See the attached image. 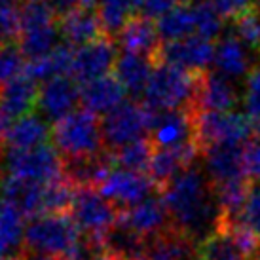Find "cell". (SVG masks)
<instances>
[{
	"mask_svg": "<svg viewBox=\"0 0 260 260\" xmlns=\"http://www.w3.org/2000/svg\"><path fill=\"white\" fill-rule=\"evenodd\" d=\"M164 200L177 232L196 245L217 232L220 220L215 186L202 167H188L164 188Z\"/></svg>",
	"mask_w": 260,
	"mask_h": 260,
	"instance_id": "6da1fadb",
	"label": "cell"
},
{
	"mask_svg": "<svg viewBox=\"0 0 260 260\" xmlns=\"http://www.w3.org/2000/svg\"><path fill=\"white\" fill-rule=\"evenodd\" d=\"M51 145L63 159L89 158L105 152L103 129L99 118L89 110H74L51 125Z\"/></svg>",
	"mask_w": 260,
	"mask_h": 260,
	"instance_id": "7a4b0ae2",
	"label": "cell"
},
{
	"mask_svg": "<svg viewBox=\"0 0 260 260\" xmlns=\"http://www.w3.org/2000/svg\"><path fill=\"white\" fill-rule=\"evenodd\" d=\"M200 74L188 73L167 63H156V69L143 95L145 103L156 112L192 107L196 101Z\"/></svg>",
	"mask_w": 260,
	"mask_h": 260,
	"instance_id": "3957f363",
	"label": "cell"
},
{
	"mask_svg": "<svg viewBox=\"0 0 260 260\" xmlns=\"http://www.w3.org/2000/svg\"><path fill=\"white\" fill-rule=\"evenodd\" d=\"M82 232L67 215H40L30 218L25 228V249L48 254L55 260H67L82 239Z\"/></svg>",
	"mask_w": 260,
	"mask_h": 260,
	"instance_id": "277c9868",
	"label": "cell"
},
{
	"mask_svg": "<svg viewBox=\"0 0 260 260\" xmlns=\"http://www.w3.org/2000/svg\"><path fill=\"white\" fill-rule=\"evenodd\" d=\"M194 127L196 145L202 154L217 145L245 146L256 135V125L239 112H200L194 109Z\"/></svg>",
	"mask_w": 260,
	"mask_h": 260,
	"instance_id": "5b68a950",
	"label": "cell"
},
{
	"mask_svg": "<svg viewBox=\"0 0 260 260\" xmlns=\"http://www.w3.org/2000/svg\"><path fill=\"white\" fill-rule=\"evenodd\" d=\"M156 110L146 103L125 101L122 107L107 114L101 122L105 148L114 152L125 145H131L139 139H145L156 122Z\"/></svg>",
	"mask_w": 260,
	"mask_h": 260,
	"instance_id": "8992f818",
	"label": "cell"
},
{
	"mask_svg": "<svg viewBox=\"0 0 260 260\" xmlns=\"http://www.w3.org/2000/svg\"><path fill=\"white\" fill-rule=\"evenodd\" d=\"M0 169L15 179L50 184L63 179V156L53 145L32 150H6L0 156Z\"/></svg>",
	"mask_w": 260,
	"mask_h": 260,
	"instance_id": "52a82bcc",
	"label": "cell"
},
{
	"mask_svg": "<svg viewBox=\"0 0 260 260\" xmlns=\"http://www.w3.org/2000/svg\"><path fill=\"white\" fill-rule=\"evenodd\" d=\"M69 215L86 238L101 241L116 226L120 218V209L105 196H101L97 188H76Z\"/></svg>",
	"mask_w": 260,
	"mask_h": 260,
	"instance_id": "ba28073f",
	"label": "cell"
},
{
	"mask_svg": "<svg viewBox=\"0 0 260 260\" xmlns=\"http://www.w3.org/2000/svg\"><path fill=\"white\" fill-rule=\"evenodd\" d=\"M118 222L148 241L166 234L173 226L169 209H167L166 200L161 194L150 196L137 205L122 209Z\"/></svg>",
	"mask_w": 260,
	"mask_h": 260,
	"instance_id": "9c48e42d",
	"label": "cell"
},
{
	"mask_svg": "<svg viewBox=\"0 0 260 260\" xmlns=\"http://www.w3.org/2000/svg\"><path fill=\"white\" fill-rule=\"evenodd\" d=\"M97 190L109 202L114 203L120 211L127 209L131 205H137L143 200L150 198L154 190L158 192V188L148 177V173L127 171V169H120V167H114L112 173L101 182V186Z\"/></svg>",
	"mask_w": 260,
	"mask_h": 260,
	"instance_id": "30bf717a",
	"label": "cell"
},
{
	"mask_svg": "<svg viewBox=\"0 0 260 260\" xmlns=\"http://www.w3.org/2000/svg\"><path fill=\"white\" fill-rule=\"evenodd\" d=\"M215 44L194 35L179 42L161 44L156 63H167V65L179 67L188 73H205L213 61H215Z\"/></svg>",
	"mask_w": 260,
	"mask_h": 260,
	"instance_id": "8fae6325",
	"label": "cell"
},
{
	"mask_svg": "<svg viewBox=\"0 0 260 260\" xmlns=\"http://www.w3.org/2000/svg\"><path fill=\"white\" fill-rule=\"evenodd\" d=\"M118 61L116 55V44L110 37H101L93 42L86 44L76 50L74 53L73 76L82 86L91 80L103 78L110 71H114V65Z\"/></svg>",
	"mask_w": 260,
	"mask_h": 260,
	"instance_id": "7c38bea8",
	"label": "cell"
},
{
	"mask_svg": "<svg viewBox=\"0 0 260 260\" xmlns=\"http://www.w3.org/2000/svg\"><path fill=\"white\" fill-rule=\"evenodd\" d=\"M148 139L154 148H177L188 143H196L194 109L188 107L158 112Z\"/></svg>",
	"mask_w": 260,
	"mask_h": 260,
	"instance_id": "4fadbf2b",
	"label": "cell"
},
{
	"mask_svg": "<svg viewBox=\"0 0 260 260\" xmlns=\"http://www.w3.org/2000/svg\"><path fill=\"white\" fill-rule=\"evenodd\" d=\"M80 103V87L73 76H57L42 84L38 93L37 112L53 120V123L63 120L65 116L73 114Z\"/></svg>",
	"mask_w": 260,
	"mask_h": 260,
	"instance_id": "5bb4252c",
	"label": "cell"
},
{
	"mask_svg": "<svg viewBox=\"0 0 260 260\" xmlns=\"http://www.w3.org/2000/svg\"><path fill=\"white\" fill-rule=\"evenodd\" d=\"M239 101L236 84L217 71H205L200 74L194 107L200 112H234Z\"/></svg>",
	"mask_w": 260,
	"mask_h": 260,
	"instance_id": "9a60e30c",
	"label": "cell"
},
{
	"mask_svg": "<svg viewBox=\"0 0 260 260\" xmlns=\"http://www.w3.org/2000/svg\"><path fill=\"white\" fill-rule=\"evenodd\" d=\"M200 154L202 150L196 143H188V145L177 146V148H154L146 173L154 181L159 194L175 177H179L182 171L192 167Z\"/></svg>",
	"mask_w": 260,
	"mask_h": 260,
	"instance_id": "2e32d148",
	"label": "cell"
},
{
	"mask_svg": "<svg viewBox=\"0 0 260 260\" xmlns=\"http://www.w3.org/2000/svg\"><path fill=\"white\" fill-rule=\"evenodd\" d=\"M205 173L213 184H222L236 179H249L245 166V146L217 145L203 152Z\"/></svg>",
	"mask_w": 260,
	"mask_h": 260,
	"instance_id": "e0dca14e",
	"label": "cell"
},
{
	"mask_svg": "<svg viewBox=\"0 0 260 260\" xmlns=\"http://www.w3.org/2000/svg\"><path fill=\"white\" fill-rule=\"evenodd\" d=\"M125 97H127V91L112 74L91 80L80 87V103L84 105V109L93 112L95 116L110 114L112 110L122 107L125 103Z\"/></svg>",
	"mask_w": 260,
	"mask_h": 260,
	"instance_id": "ac0fdd59",
	"label": "cell"
},
{
	"mask_svg": "<svg viewBox=\"0 0 260 260\" xmlns=\"http://www.w3.org/2000/svg\"><path fill=\"white\" fill-rule=\"evenodd\" d=\"M118 46L122 48L123 53H135V55L150 57L156 61L161 50V40H159L156 23L145 15H135L120 30Z\"/></svg>",
	"mask_w": 260,
	"mask_h": 260,
	"instance_id": "d6986e66",
	"label": "cell"
},
{
	"mask_svg": "<svg viewBox=\"0 0 260 260\" xmlns=\"http://www.w3.org/2000/svg\"><path fill=\"white\" fill-rule=\"evenodd\" d=\"M44 188L46 184H40V182L2 175L0 177V200L12 203L27 218H35L42 215Z\"/></svg>",
	"mask_w": 260,
	"mask_h": 260,
	"instance_id": "ffe728a7",
	"label": "cell"
},
{
	"mask_svg": "<svg viewBox=\"0 0 260 260\" xmlns=\"http://www.w3.org/2000/svg\"><path fill=\"white\" fill-rule=\"evenodd\" d=\"M40 87L23 71L0 89V110L10 118H21L37 110Z\"/></svg>",
	"mask_w": 260,
	"mask_h": 260,
	"instance_id": "44dd1931",
	"label": "cell"
},
{
	"mask_svg": "<svg viewBox=\"0 0 260 260\" xmlns=\"http://www.w3.org/2000/svg\"><path fill=\"white\" fill-rule=\"evenodd\" d=\"M251 53L253 51L247 48L238 37L234 35H226L220 37L217 48H215V61L213 67L218 74L226 76L228 80H238L241 76H247L253 69V61H251Z\"/></svg>",
	"mask_w": 260,
	"mask_h": 260,
	"instance_id": "7402d4cb",
	"label": "cell"
},
{
	"mask_svg": "<svg viewBox=\"0 0 260 260\" xmlns=\"http://www.w3.org/2000/svg\"><path fill=\"white\" fill-rule=\"evenodd\" d=\"M154 69H156L154 59L135 53H122L114 65V76L127 91V95L135 99L145 95Z\"/></svg>",
	"mask_w": 260,
	"mask_h": 260,
	"instance_id": "603a6c76",
	"label": "cell"
},
{
	"mask_svg": "<svg viewBox=\"0 0 260 260\" xmlns=\"http://www.w3.org/2000/svg\"><path fill=\"white\" fill-rule=\"evenodd\" d=\"M57 27L65 44L78 46V48L105 37V30H103V25L99 21L97 12L82 10V8L67 14L65 17H61Z\"/></svg>",
	"mask_w": 260,
	"mask_h": 260,
	"instance_id": "cb8c5ba5",
	"label": "cell"
},
{
	"mask_svg": "<svg viewBox=\"0 0 260 260\" xmlns=\"http://www.w3.org/2000/svg\"><path fill=\"white\" fill-rule=\"evenodd\" d=\"M48 139H51V127L46 123L44 116L35 110L30 114L17 118L12 123L6 148L8 150H32V148L48 145Z\"/></svg>",
	"mask_w": 260,
	"mask_h": 260,
	"instance_id": "d4e9b609",
	"label": "cell"
},
{
	"mask_svg": "<svg viewBox=\"0 0 260 260\" xmlns=\"http://www.w3.org/2000/svg\"><path fill=\"white\" fill-rule=\"evenodd\" d=\"M74 53H76V50H73V46L59 44L57 48L51 53H48L46 57L29 61L25 65V74H29L37 84L38 82L46 84L57 76H69V74H73Z\"/></svg>",
	"mask_w": 260,
	"mask_h": 260,
	"instance_id": "484cf974",
	"label": "cell"
},
{
	"mask_svg": "<svg viewBox=\"0 0 260 260\" xmlns=\"http://www.w3.org/2000/svg\"><path fill=\"white\" fill-rule=\"evenodd\" d=\"M25 215L12 203L0 200V256L14 258L25 243Z\"/></svg>",
	"mask_w": 260,
	"mask_h": 260,
	"instance_id": "4316f807",
	"label": "cell"
},
{
	"mask_svg": "<svg viewBox=\"0 0 260 260\" xmlns=\"http://www.w3.org/2000/svg\"><path fill=\"white\" fill-rule=\"evenodd\" d=\"M161 44L179 42L188 37H194L196 32V12L192 4H181L173 8L171 12L156 19Z\"/></svg>",
	"mask_w": 260,
	"mask_h": 260,
	"instance_id": "83f0119b",
	"label": "cell"
},
{
	"mask_svg": "<svg viewBox=\"0 0 260 260\" xmlns=\"http://www.w3.org/2000/svg\"><path fill=\"white\" fill-rule=\"evenodd\" d=\"M141 14V0H99L97 15L107 37H118L127 23Z\"/></svg>",
	"mask_w": 260,
	"mask_h": 260,
	"instance_id": "f1b7e54d",
	"label": "cell"
},
{
	"mask_svg": "<svg viewBox=\"0 0 260 260\" xmlns=\"http://www.w3.org/2000/svg\"><path fill=\"white\" fill-rule=\"evenodd\" d=\"M196 260H249V256L239 247L232 232L217 230L198 243Z\"/></svg>",
	"mask_w": 260,
	"mask_h": 260,
	"instance_id": "f546056e",
	"label": "cell"
},
{
	"mask_svg": "<svg viewBox=\"0 0 260 260\" xmlns=\"http://www.w3.org/2000/svg\"><path fill=\"white\" fill-rule=\"evenodd\" d=\"M59 38H61L59 27L57 25H50V27L29 30V32H21L17 46H19L21 53L25 55V59L35 61V59L46 57L48 53L55 50L59 46Z\"/></svg>",
	"mask_w": 260,
	"mask_h": 260,
	"instance_id": "4dcf8cb0",
	"label": "cell"
},
{
	"mask_svg": "<svg viewBox=\"0 0 260 260\" xmlns=\"http://www.w3.org/2000/svg\"><path fill=\"white\" fill-rule=\"evenodd\" d=\"M114 167L127 169V171H137V173H146L150 166L152 154H154V145L150 139H139L131 145H125L118 150L110 152Z\"/></svg>",
	"mask_w": 260,
	"mask_h": 260,
	"instance_id": "1f68e13d",
	"label": "cell"
},
{
	"mask_svg": "<svg viewBox=\"0 0 260 260\" xmlns=\"http://www.w3.org/2000/svg\"><path fill=\"white\" fill-rule=\"evenodd\" d=\"M19 15H21V32H29L35 29L57 25L59 17L51 10L48 0H30L23 2L19 6Z\"/></svg>",
	"mask_w": 260,
	"mask_h": 260,
	"instance_id": "d6a6232c",
	"label": "cell"
},
{
	"mask_svg": "<svg viewBox=\"0 0 260 260\" xmlns=\"http://www.w3.org/2000/svg\"><path fill=\"white\" fill-rule=\"evenodd\" d=\"M228 226H241V228L249 230L260 239V182L251 184L249 196H247V200L238 217L234 218L232 222L220 224L218 228H228Z\"/></svg>",
	"mask_w": 260,
	"mask_h": 260,
	"instance_id": "836d02e7",
	"label": "cell"
},
{
	"mask_svg": "<svg viewBox=\"0 0 260 260\" xmlns=\"http://www.w3.org/2000/svg\"><path fill=\"white\" fill-rule=\"evenodd\" d=\"M196 12V35L207 40H215L222 35L224 17L217 12V8L211 4L209 0H203L194 4Z\"/></svg>",
	"mask_w": 260,
	"mask_h": 260,
	"instance_id": "e575fe53",
	"label": "cell"
},
{
	"mask_svg": "<svg viewBox=\"0 0 260 260\" xmlns=\"http://www.w3.org/2000/svg\"><path fill=\"white\" fill-rule=\"evenodd\" d=\"M232 35L238 37L253 53H260V8H254L234 19Z\"/></svg>",
	"mask_w": 260,
	"mask_h": 260,
	"instance_id": "d590c367",
	"label": "cell"
},
{
	"mask_svg": "<svg viewBox=\"0 0 260 260\" xmlns=\"http://www.w3.org/2000/svg\"><path fill=\"white\" fill-rule=\"evenodd\" d=\"M25 55L17 44L0 46V89L25 71Z\"/></svg>",
	"mask_w": 260,
	"mask_h": 260,
	"instance_id": "8d00e7d4",
	"label": "cell"
},
{
	"mask_svg": "<svg viewBox=\"0 0 260 260\" xmlns=\"http://www.w3.org/2000/svg\"><path fill=\"white\" fill-rule=\"evenodd\" d=\"M243 107L249 120L258 127L260 125V61L251 69V73L245 76V87H243Z\"/></svg>",
	"mask_w": 260,
	"mask_h": 260,
	"instance_id": "74e56055",
	"label": "cell"
},
{
	"mask_svg": "<svg viewBox=\"0 0 260 260\" xmlns=\"http://www.w3.org/2000/svg\"><path fill=\"white\" fill-rule=\"evenodd\" d=\"M21 37V15L17 4L0 6V46L17 44Z\"/></svg>",
	"mask_w": 260,
	"mask_h": 260,
	"instance_id": "f35d334b",
	"label": "cell"
},
{
	"mask_svg": "<svg viewBox=\"0 0 260 260\" xmlns=\"http://www.w3.org/2000/svg\"><path fill=\"white\" fill-rule=\"evenodd\" d=\"M209 2L217 8V12L222 15L224 19L234 21V19H238L239 15L258 8L260 0H209Z\"/></svg>",
	"mask_w": 260,
	"mask_h": 260,
	"instance_id": "ab89813d",
	"label": "cell"
},
{
	"mask_svg": "<svg viewBox=\"0 0 260 260\" xmlns=\"http://www.w3.org/2000/svg\"><path fill=\"white\" fill-rule=\"evenodd\" d=\"M184 4V0H141V14L148 19H159L173 8Z\"/></svg>",
	"mask_w": 260,
	"mask_h": 260,
	"instance_id": "60d3db41",
	"label": "cell"
},
{
	"mask_svg": "<svg viewBox=\"0 0 260 260\" xmlns=\"http://www.w3.org/2000/svg\"><path fill=\"white\" fill-rule=\"evenodd\" d=\"M245 166L249 179L260 182V137L254 135L245 145Z\"/></svg>",
	"mask_w": 260,
	"mask_h": 260,
	"instance_id": "b9f144b4",
	"label": "cell"
},
{
	"mask_svg": "<svg viewBox=\"0 0 260 260\" xmlns=\"http://www.w3.org/2000/svg\"><path fill=\"white\" fill-rule=\"evenodd\" d=\"M48 4L55 12V15L61 19V17H65L67 14H71L74 10H80L82 0H48Z\"/></svg>",
	"mask_w": 260,
	"mask_h": 260,
	"instance_id": "7bdbcfd3",
	"label": "cell"
},
{
	"mask_svg": "<svg viewBox=\"0 0 260 260\" xmlns=\"http://www.w3.org/2000/svg\"><path fill=\"white\" fill-rule=\"evenodd\" d=\"M10 129H12V118L0 110V156H2V148H4L8 143Z\"/></svg>",
	"mask_w": 260,
	"mask_h": 260,
	"instance_id": "ee69618b",
	"label": "cell"
},
{
	"mask_svg": "<svg viewBox=\"0 0 260 260\" xmlns=\"http://www.w3.org/2000/svg\"><path fill=\"white\" fill-rule=\"evenodd\" d=\"M256 135H258V137H260V125H258V127H256Z\"/></svg>",
	"mask_w": 260,
	"mask_h": 260,
	"instance_id": "f6af8a7d",
	"label": "cell"
},
{
	"mask_svg": "<svg viewBox=\"0 0 260 260\" xmlns=\"http://www.w3.org/2000/svg\"><path fill=\"white\" fill-rule=\"evenodd\" d=\"M0 260H12V258H4V256H0Z\"/></svg>",
	"mask_w": 260,
	"mask_h": 260,
	"instance_id": "bcb514c9",
	"label": "cell"
},
{
	"mask_svg": "<svg viewBox=\"0 0 260 260\" xmlns=\"http://www.w3.org/2000/svg\"><path fill=\"white\" fill-rule=\"evenodd\" d=\"M23 2H30V0H23Z\"/></svg>",
	"mask_w": 260,
	"mask_h": 260,
	"instance_id": "7dc6e473",
	"label": "cell"
},
{
	"mask_svg": "<svg viewBox=\"0 0 260 260\" xmlns=\"http://www.w3.org/2000/svg\"><path fill=\"white\" fill-rule=\"evenodd\" d=\"M150 260H152V258H150Z\"/></svg>",
	"mask_w": 260,
	"mask_h": 260,
	"instance_id": "c3c4849f",
	"label": "cell"
}]
</instances>
